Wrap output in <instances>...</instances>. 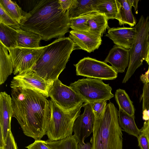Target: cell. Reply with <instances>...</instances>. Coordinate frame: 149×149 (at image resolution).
Here are the masks:
<instances>
[{
  "instance_id": "1",
  "label": "cell",
  "mask_w": 149,
  "mask_h": 149,
  "mask_svg": "<svg viewBox=\"0 0 149 149\" xmlns=\"http://www.w3.org/2000/svg\"><path fill=\"white\" fill-rule=\"evenodd\" d=\"M13 114L24 134L35 140L46 134L51 114V100L27 88H12Z\"/></svg>"
},
{
  "instance_id": "2",
  "label": "cell",
  "mask_w": 149,
  "mask_h": 149,
  "mask_svg": "<svg viewBox=\"0 0 149 149\" xmlns=\"http://www.w3.org/2000/svg\"><path fill=\"white\" fill-rule=\"evenodd\" d=\"M58 1H38L27 12L20 28L39 35L45 41L63 37L69 31L70 19L67 11L62 10Z\"/></svg>"
},
{
  "instance_id": "3",
  "label": "cell",
  "mask_w": 149,
  "mask_h": 149,
  "mask_svg": "<svg viewBox=\"0 0 149 149\" xmlns=\"http://www.w3.org/2000/svg\"><path fill=\"white\" fill-rule=\"evenodd\" d=\"M75 46L69 37L58 38L46 46L32 70L47 81L58 79Z\"/></svg>"
},
{
  "instance_id": "4",
  "label": "cell",
  "mask_w": 149,
  "mask_h": 149,
  "mask_svg": "<svg viewBox=\"0 0 149 149\" xmlns=\"http://www.w3.org/2000/svg\"><path fill=\"white\" fill-rule=\"evenodd\" d=\"M122 130L119 123L118 111L113 104L109 102L101 117L95 119L90 141L91 149H123Z\"/></svg>"
},
{
  "instance_id": "5",
  "label": "cell",
  "mask_w": 149,
  "mask_h": 149,
  "mask_svg": "<svg viewBox=\"0 0 149 149\" xmlns=\"http://www.w3.org/2000/svg\"><path fill=\"white\" fill-rule=\"evenodd\" d=\"M83 104L73 109L64 110L51 100V114L46 134L48 139L61 140L72 135L74 122L80 115Z\"/></svg>"
},
{
  "instance_id": "6",
  "label": "cell",
  "mask_w": 149,
  "mask_h": 149,
  "mask_svg": "<svg viewBox=\"0 0 149 149\" xmlns=\"http://www.w3.org/2000/svg\"><path fill=\"white\" fill-rule=\"evenodd\" d=\"M136 33L131 48L129 49L130 61L128 68L122 81L126 83L146 57L149 41V16L141 15L134 27Z\"/></svg>"
},
{
  "instance_id": "7",
  "label": "cell",
  "mask_w": 149,
  "mask_h": 149,
  "mask_svg": "<svg viewBox=\"0 0 149 149\" xmlns=\"http://www.w3.org/2000/svg\"><path fill=\"white\" fill-rule=\"evenodd\" d=\"M69 86L87 102L109 100L114 97L111 87L102 80L87 78L71 83Z\"/></svg>"
},
{
  "instance_id": "8",
  "label": "cell",
  "mask_w": 149,
  "mask_h": 149,
  "mask_svg": "<svg viewBox=\"0 0 149 149\" xmlns=\"http://www.w3.org/2000/svg\"><path fill=\"white\" fill-rule=\"evenodd\" d=\"M74 65L77 76L102 80H113L118 76V73L111 66L88 57L84 58Z\"/></svg>"
},
{
  "instance_id": "9",
  "label": "cell",
  "mask_w": 149,
  "mask_h": 149,
  "mask_svg": "<svg viewBox=\"0 0 149 149\" xmlns=\"http://www.w3.org/2000/svg\"><path fill=\"white\" fill-rule=\"evenodd\" d=\"M51 100L63 109L69 111L87 102L58 79L53 81L48 94Z\"/></svg>"
},
{
  "instance_id": "10",
  "label": "cell",
  "mask_w": 149,
  "mask_h": 149,
  "mask_svg": "<svg viewBox=\"0 0 149 149\" xmlns=\"http://www.w3.org/2000/svg\"><path fill=\"white\" fill-rule=\"evenodd\" d=\"M45 46L33 49L17 47L7 48L13 64L14 74L17 75L32 69Z\"/></svg>"
},
{
  "instance_id": "11",
  "label": "cell",
  "mask_w": 149,
  "mask_h": 149,
  "mask_svg": "<svg viewBox=\"0 0 149 149\" xmlns=\"http://www.w3.org/2000/svg\"><path fill=\"white\" fill-rule=\"evenodd\" d=\"M53 81H47L33 70H29L16 75L11 81V88H20L30 89L38 92L46 97Z\"/></svg>"
},
{
  "instance_id": "12",
  "label": "cell",
  "mask_w": 149,
  "mask_h": 149,
  "mask_svg": "<svg viewBox=\"0 0 149 149\" xmlns=\"http://www.w3.org/2000/svg\"><path fill=\"white\" fill-rule=\"evenodd\" d=\"M83 107L84 112L76 119L73 127V135L78 143L81 144L85 143L86 139L93 132L95 119L90 103H84Z\"/></svg>"
},
{
  "instance_id": "13",
  "label": "cell",
  "mask_w": 149,
  "mask_h": 149,
  "mask_svg": "<svg viewBox=\"0 0 149 149\" xmlns=\"http://www.w3.org/2000/svg\"><path fill=\"white\" fill-rule=\"evenodd\" d=\"M69 37L76 46L88 52L98 49L101 44V36L89 31L71 30Z\"/></svg>"
},
{
  "instance_id": "14",
  "label": "cell",
  "mask_w": 149,
  "mask_h": 149,
  "mask_svg": "<svg viewBox=\"0 0 149 149\" xmlns=\"http://www.w3.org/2000/svg\"><path fill=\"white\" fill-rule=\"evenodd\" d=\"M13 114L11 97L5 92L0 93V130L6 141L11 131V122Z\"/></svg>"
},
{
  "instance_id": "15",
  "label": "cell",
  "mask_w": 149,
  "mask_h": 149,
  "mask_svg": "<svg viewBox=\"0 0 149 149\" xmlns=\"http://www.w3.org/2000/svg\"><path fill=\"white\" fill-rule=\"evenodd\" d=\"M106 36L111 40L116 45L129 49L133 43L136 33L135 28H109Z\"/></svg>"
},
{
  "instance_id": "16",
  "label": "cell",
  "mask_w": 149,
  "mask_h": 149,
  "mask_svg": "<svg viewBox=\"0 0 149 149\" xmlns=\"http://www.w3.org/2000/svg\"><path fill=\"white\" fill-rule=\"evenodd\" d=\"M130 61L129 49L115 45L111 49L104 61L109 63L118 73L124 72Z\"/></svg>"
},
{
  "instance_id": "17",
  "label": "cell",
  "mask_w": 149,
  "mask_h": 149,
  "mask_svg": "<svg viewBox=\"0 0 149 149\" xmlns=\"http://www.w3.org/2000/svg\"><path fill=\"white\" fill-rule=\"evenodd\" d=\"M101 0H73L67 12L69 19L96 10V6Z\"/></svg>"
},
{
  "instance_id": "18",
  "label": "cell",
  "mask_w": 149,
  "mask_h": 149,
  "mask_svg": "<svg viewBox=\"0 0 149 149\" xmlns=\"http://www.w3.org/2000/svg\"><path fill=\"white\" fill-rule=\"evenodd\" d=\"M17 33V47L26 48H38L42 40L38 35L31 31L21 28L15 29Z\"/></svg>"
},
{
  "instance_id": "19",
  "label": "cell",
  "mask_w": 149,
  "mask_h": 149,
  "mask_svg": "<svg viewBox=\"0 0 149 149\" xmlns=\"http://www.w3.org/2000/svg\"><path fill=\"white\" fill-rule=\"evenodd\" d=\"M121 5L118 0H101L96 6V10L104 14L108 20H118Z\"/></svg>"
},
{
  "instance_id": "20",
  "label": "cell",
  "mask_w": 149,
  "mask_h": 149,
  "mask_svg": "<svg viewBox=\"0 0 149 149\" xmlns=\"http://www.w3.org/2000/svg\"><path fill=\"white\" fill-rule=\"evenodd\" d=\"M13 65L7 48L0 42V84H3L13 71Z\"/></svg>"
},
{
  "instance_id": "21",
  "label": "cell",
  "mask_w": 149,
  "mask_h": 149,
  "mask_svg": "<svg viewBox=\"0 0 149 149\" xmlns=\"http://www.w3.org/2000/svg\"><path fill=\"white\" fill-rule=\"evenodd\" d=\"M118 120L120 127L124 131L137 138L141 132L134 120V116H130L120 110L118 111Z\"/></svg>"
},
{
  "instance_id": "22",
  "label": "cell",
  "mask_w": 149,
  "mask_h": 149,
  "mask_svg": "<svg viewBox=\"0 0 149 149\" xmlns=\"http://www.w3.org/2000/svg\"><path fill=\"white\" fill-rule=\"evenodd\" d=\"M17 33L14 28L0 22V42L8 49L17 47Z\"/></svg>"
},
{
  "instance_id": "23",
  "label": "cell",
  "mask_w": 149,
  "mask_h": 149,
  "mask_svg": "<svg viewBox=\"0 0 149 149\" xmlns=\"http://www.w3.org/2000/svg\"><path fill=\"white\" fill-rule=\"evenodd\" d=\"M108 21L104 14L97 11L87 22L89 31L102 36L106 29L109 28Z\"/></svg>"
},
{
  "instance_id": "24",
  "label": "cell",
  "mask_w": 149,
  "mask_h": 149,
  "mask_svg": "<svg viewBox=\"0 0 149 149\" xmlns=\"http://www.w3.org/2000/svg\"><path fill=\"white\" fill-rule=\"evenodd\" d=\"M0 6L6 12L20 25L27 12L23 11L15 2L10 0H0Z\"/></svg>"
},
{
  "instance_id": "25",
  "label": "cell",
  "mask_w": 149,
  "mask_h": 149,
  "mask_svg": "<svg viewBox=\"0 0 149 149\" xmlns=\"http://www.w3.org/2000/svg\"><path fill=\"white\" fill-rule=\"evenodd\" d=\"M121 5L118 19L120 25L128 24L131 27L136 25V21L132 11L130 0H118Z\"/></svg>"
},
{
  "instance_id": "26",
  "label": "cell",
  "mask_w": 149,
  "mask_h": 149,
  "mask_svg": "<svg viewBox=\"0 0 149 149\" xmlns=\"http://www.w3.org/2000/svg\"><path fill=\"white\" fill-rule=\"evenodd\" d=\"M115 98L118 105L119 110L130 116L134 115L135 109L133 102L124 90L120 89L116 90Z\"/></svg>"
},
{
  "instance_id": "27",
  "label": "cell",
  "mask_w": 149,
  "mask_h": 149,
  "mask_svg": "<svg viewBox=\"0 0 149 149\" xmlns=\"http://www.w3.org/2000/svg\"><path fill=\"white\" fill-rule=\"evenodd\" d=\"M97 11H93L69 19V26L72 30L89 31L88 20Z\"/></svg>"
},
{
  "instance_id": "28",
  "label": "cell",
  "mask_w": 149,
  "mask_h": 149,
  "mask_svg": "<svg viewBox=\"0 0 149 149\" xmlns=\"http://www.w3.org/2000/svg\"><path fill=\"white\" fill-rule=\"evenodd\" d=\"M46 142L52 149H78V143L74 135L57 141L48 139Z\"/></svg>"
},
{
  "instance_id": "29",
  "label": "cell",
  "mask_w": 149,
  "mask_h": 149,
  "mask_svg": "<svg viewBox=\"0 0 149 149\" xmlns=\"http://www.w3.org/2000/svg\"><path fill=\"white\" fill-rule=\"evenodd\" d=\"M143 84L140 99L142 100L143 119L146 121L149 119V83Z\"/></svg>"
},
{
  "instance_id": "30",
  "label": "cell",
  "mask_w": 149,
  "mask_h": 149,
  "mask_svg": "<svg viewBox=\"0 0 149 149\" xmlns=\"http://www.w3.org/2000/svg\"><path fill=\"white\" fill-rule=\"evenodd\" d=\"M0 22L10 26L15 29L20 28L19 24L14 20L0 6Z\"/></svg>"
},
{
  "instance_id": "31",
  "label": "cell",
  "mask_w": 149,
  "mask_h": 149,
  "mask_svg": "<svg viewBox=\"0 0 149 149\" xmlns=\"http://www.w3.org/2000/svg\"><path fill=\"white\" fill-rule=\"evenodd\" d=\"M93 111L95 119H98L102 116L107 105V101L90 103Z\"/></svg>"
},
{
  "instance_id": "32",
  "label": "cell",
  "mask_w": 149,
  "mask_h": 149,
  "mask_svg": "<svg viewBox=\"0 0 149 149\" xmlns=\"http://www.w3.org/2000/svg\"><path fill=\"white\" fill-rule=\"evenodd\" d=\"M27 149H52L46 143L41 139L35 140L34 142L26 147Z\"/></svg>"
},
{
  "instance_id": "33",
  "label": "cell",
  "mask_w": 149,
  "mask_h": 149,
  "mask_svg": "<svg viewBox=\"0 0 149 149\" xmlns=\"http://www.w3.org/2000/svg\"><path fill=\"white\" fill-rule=\"evenodd\" d=\"M4 149H18L11 131L9 133L6 141Z\"/></svg>"
},
{
  "instance_id": "34",
  "label": "cell",
  "mask_w": 149,
  "mask_h": 149,
  "mask_svg": "<svg viewBox=\"0 0 149 149\" xmlns=\"http://www.w3.org/2000/svg\"><path fill=\"white\" fill-rule=\"evenodd\" d=\"M138 139V146L141 149H149V143L147 138L145 134L141 132Z\"/></svg>"
},
{
  "instance_id": "35",
  "label": "cell",
  "mask_w": 149,
  "mask_h": 149,
  "mask_svg": "<svg viewBox=\"0 0 149 149\" xmlns=\"http://www.w3.org/2000/svg\"><path fill=\"white\" fill-rule=\"evenodd\" d=\"M58 3L62 10L66 11L72 4L73 0H58Z\"/></svg>"
},
{
  "instance_id": "36",
  "label": "cell",
  "mask_w": 149,
  "mask_h": 149,
  "mask_svg": "<svg viewBox=\"0 0 149 149\" xmlns=\"http://www.w3.org/2000/svg\"><path fill=\"white\" fill-rule=\"evenodd\" d=\"M141 131L146 135L149 143V119L144 122Z\"/></svg>"
},
{
  "instance_id": "37",
  "label": "cell",
  "mask_w": 149,
  "mask_h": 149,
  "mask_svg": "<svg viewBox=\"0 0 149 149\" xmlns=\"http://www.w3.org/2000/svg\"><path fill=\"white\" fill-rule=\"evenodd\" d=\"M140 79L143 84L149 83V65L148 70L140 76Z\"/></svg>"
},
{
  "instance_id": "38",
  "label": "cell",
  "mask_w": 149,
  "mask_h": 149,
  "mask_svg": "<svg viewBox=\"0 0 149 149\" xmlns=\"http://www.w3.org/2000/svg\"><path fill=\"white\" fill-rule=\"evenodd\" d=\"M78 149H91V145L89 142H87L84 144H78Z\"/></svg>"
},
{
  "instance_id": "39",
  "label": "cell",
  "mask_w": 149,
  "mask_h": 149,
  "mask_svg": "<svg viewBox=\"0 0 149 149\" xmlns=\"http://www.w3.org/2000/svg\"><path fill=\"white\" fill-rule=\"evenodd\" d=\"M130 2L132 5V6H133L134 8L136 14L138 13V3L139 0H130Z\"/></svg>"
},
{
  "instance_id": "40",
  "label": "cell",
  "mask_w": 149,
  "mask_h": 149,
  "mask_svg": "<svg viewBox=\"0 0 149 149\" xmlns=\"http://www.w3.org/2000/svg\"><path fill=\"white\" fill-rule=\"evenodd\" d=\"M145 61L149 65V41L147 48V54L146 58Z\"/></svg>"
},
{
  "instance_id": "41",
  "label": "cell",
  "mask_w": 149,
  "mask_h": 149,
  "mask_svg": "<svg viewBox=\"0 0 149 149\" xmlns=\"http://www.w3.org/2000/svg\"><path fill=\"white\" fill-rule=\"evenodd\" d=\"M0 149H4V148H0Z\"/></svg>"
}]
</instances>
